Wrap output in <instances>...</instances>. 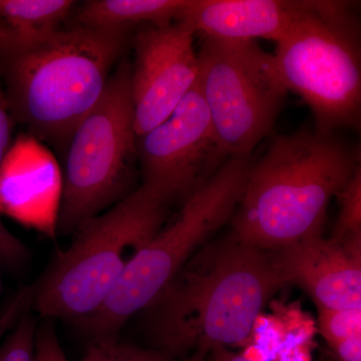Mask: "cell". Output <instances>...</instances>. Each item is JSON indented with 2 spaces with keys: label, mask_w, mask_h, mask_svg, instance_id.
<instances>
[{
  "label": "cell",
  "mask_w": 361,
  "mask_h": 361,
  "mask_svg": "<svg viewBox=\"0 0 361 361\" xmlns=\"http://www.w3.org/2000/svg\"><path fill=\"white\" fill-rule=\"evenodd\" d=\"M282 286L274 252L242 243L231 232L210 240L148 307L157 350L173 360L243 343Z\"/></svg>",
  "instance_id": "6da1fadb"
},
{
  "label": "cell",
  "mask_w": 361,
  "mask_h": 361,
  "mask_svg": "<svg viewBox=\"0 0 361 361\" xmlns=\"http://www.w3.org/2000/svg\"><path fill=\"white\" fill-rule=\"evenodd\" d=\"M360 167V147L334 134L304 128L276 135L249 165L230 232L242 243L268 251L319 236L330 200Z\"/></svg>",
  "instance_id": "7a4b0ae2"
},
{
  "label": "cell",
  "mask_w": 361,
  "mask_h": 361,
  "mask_svg": "<svg viewBox=\"0 0 361 361\" xmlns=\"http://www.w3.org/2000/svg\"><path fill=\"white\" fill-rule=\"evenodd\" d=\"M126 32L78 25L33 42H0L11 116L40 142L68 146L103 94Z\"/></svg>",
  "instance_id": "3957f363"
},
{
  "label": "cell",
  "mask_w": 361,
  "mask_h": 361,
  "mask_svg": "<svg viewBox=\"0 0 361 361\" xmlns=\"http://www.w3.org/2000/svg\"><path fill=\"white\" fill-rule=\"evenodd\" d=\"M169 205L142 184L85 222L33 293L35 310L44 317L78 322L97 312L135 254L165 225Z\"/></svg>",
  "instance_id": "277c9868"
},
{
  "label": "cell",
  "mask_w": 361,
  "mask_h": 361,
  "mask_svg": "<svg viewBox=\"0 0 361 361\" xmlns=\"http://www.w3.org/2000/svg\"><path fill=\"white\" fill-rule=\"evenodd\" d=\"M276 42L281 82L310 106L318 134L360 130V20L353 4L305 0L302 11Z\"/></svg>",
  "instance_id": "5b68a950"
},
{
  "label": "cell",
  "mask_w": 361,
  "mask_h": 361,
  "mask_svg": "<svg viewBox=\"0 0 361 361\" xmlns=\"http://www.w3.org/2000/svg\"><path fill=\"white\" fill-rule=\"evenodd\" d=\"M249 165L236 159L226 161L183 202L175 220L135 254L102 307L78 324L94 339L115 337L132 316L147 310L190 258L231 221Z\"/></svg>",
  "instance_id": "8992f818"
},
{
  "label": "cell",
  "mask_w": 361,
  "mask_h": 361,
  "mask_svg": "<svg viewBox=\"0 0 361 361\" xmlns=\"http://www.w3.org/2000/svg\"><path fill=\"white\" fill-rule=\"evenodd\" d=\"M197 85L214 129L230 158L249 163L272 135L288 90L273 54L255 40L203 37Z\"/></svg>",
  "instance_id": "52a82bcc"
},
{
  "label": "cell",
  "mask_w": 361,
  "mask_h": 361,
  "mask_svg": "<svg viewBox=\"0 0 361 361\" xmlns=\"http://www.w3.org/2000/svg\"><path fill=\"white\" fill-rule=\"evenodd\" d=\"M135 154L130 66L123 63L68 142L56 229L75 232L114 203L126 186Z\"/></svg>",
  "instance_id": "ba28073f"
},
{
  "label": "cell",
  "mask_w": 361,
  "mask_h": 361,
  "mask_svg": "<svg viewBox=\"0 0 361 361\" xmlns=\"http://www.w3.org/2000/svg\"><path fill=\"white\" fill-rule=\"evenodd\" d=\"M137 139L144 184L169 204L186 200L231 159L197 82L167 120Z\"/></svg>",
  "instance_id": "9c48e42d"
},
{
  "label": "cell",
  "mask_w": 361,
  "mask_h": 361,
  "mask_svg": "<svg viewBox=\"0 0 361 361\" xmlns=\"http://www.w3.org/2000/svg\"><path fill=\"white\" fill-rule=\"evenodd\" d=\"M195 35L182 20L147 25L135 35L130 90L137 137L167 120L196 84L199 63Z\"/></svg>",
  "instance_id": "30bf717a"
},
{
  "label": "cell",
  "mask_w": 361,
  "mask_h": 361,
  "mask_svg": "<svg viewBox=\"0 0 361 361\" xmlns=\"http://www.w3.org/2000/svg\"><path fill=\"white\" fill-rule=\"evenodd\" d=\"M273 252L285 285L302 286L318 308L361 307V238L339 241L319 235Z\"/></svg>",
  "instance_id": "8fae6325"
},
{
  "label": "cell",
  "mask_w": 361,
  "mask_h": 361,
  "mask_svg": "<svg viewBox=\"0 0 361 361\" xmlns=\"http://www.w3.org/2000/svg\"><path fill=\"white\" fill-rule=\"evenodd\" d=\"M61 193L58 161L42 142L23 135L11 142L0 165V214L52 233Z\"/></svg>",
  "instance_id": "7c38bea8"
},
{
  "label": "cell",
  "mask_w": 361,
  "mask_h": 361,
  "mask_svg": "<svg viewBox=\"0 0 361 361\" xmlns=\"http://www.w3.org/2000/svg\"><path fill=\"white\" fill-rule=\"evenodd\" d=\"M304 4L305 0H190L178 20L203 37L277 42Z\"/></svg>",
  "instance_id": "4fadbf2b"
},
{
  "label": "cell",
  "mask_w": 361,
  "mask_h": 361,
  "mask_svg": "<svg viewBox=\"0 0 361 361\" xmlns=\"http://www.w3.org/2000/svg\"><path fill=\"white\" fill-rule=\"evenodd\" d=\"M190 0H92L78 11L80 25L127 32L135 25H161L179 20Z\"/></svg>",
  "instance_id": "5bb4252c"
},
{
  "label": "cell",
  "mask_w": 361,
  "mask_h": 361,
  "mask_svg": "<svg viewBox=\"0 0 361 361\" xmlns=\"http://www.w3.org/2000/svg\"><path fill=\"white\" fill-rule=\"evenodd\" d=\"M73 4L71 0H0V42L26 44L56 32Z\"/></svg>",
  "instance_id": "9a60e30c"
},
{
  "label": "cell",
  "mask_w": 361,
  "mask_h": 361,
  "mask_svg": "<svg viewBox=\"0 0 361 361\" xmlns=\"http://www.w3.org/2000/svg\"><path fill=\"white\" fill-rule=\"evenodd\" d=\"M336 196L341 209L332 238L339 241L361 238V167Z\"/></svg>",
  "instance_id": "2e32d148"
},
{
  "label": "cell",
  "mask_w": 361,
  "mask_h": 361,
  "mask_svg": "<svg viewBox=\"0 0 361 361\" xmlns=\"http://www.w3.org/2000/svg\"><path fill=\"white\" fill-rule=\"evenodd\" d=\"M80 361H173L158 350L121 343L116 337L94 339Z\"/></svg>",
  "instance_id": "e0dca14e"
},
{
  "label": "cell",
  "mask_w": 361,
  "mask_h": 361,
  "mask_svg": "<svg viewBox=\"0 0 361 361\" xmlns=\"http://www.w3.org/2000/svg\"><path fill=\"white\" fill-rule=\"evenodd\" d=\"M37 329L32 316H21L0 343V361H32Z\"/></svg>",
  "instance_id": "ac0fdd59"
},
{
  "label": "cell",
  "mask_w": 361,
  "mask_h": 361,
  "mask_svg": "<svg viewBox=\"0 0 361 361\" xmlns=\"http://www.w3.org/2000/svg\"><path fill=\"white\" fill-rule=\"evenodd\" d=\"M319 325L330 345L355 336H361V307L350 310L319 308Z\"/></svg>",
  "instance_id": "d6986e66"
},
{
  "label": "cell",
  "mask_w": 361,
  "mask_h": 361,
  "mask_svg": "<svg viewBox=\"0 0 361 361\" xmlns=\"http://www.w3.org/2000/svg\"><path fill=\"white\" fill-rule=\"evenodd\" d=\"M32 361H68L51 324L37 327Z\"/></svg>",
  "instance_id": "ffe728a7"
},
{
  "label": "cell",
  "mask_w": 361,
  "mask_h": 361,
  "mask_svg": "<svg viewBox=\"0 0 361 361\" xmlns=\"http://www.w3.org/2000/svg\"><path fill=\"white\" fill-rule=\"evenodd\" d=\"M32 302V292L30 289L18 292L0 311V343L14 325L25 314Z\"/></svg>",
  "instance_id": "44dd1931"
},
{
  "label": "cell",
  "mask_w": 361,
  "mask_h": 361,
  "mask_svg": "<svg viewBox=\"0 0 361 361\" xmlns=\"http://www.w3.org/2000/svg\"><path fill=\"white\" fill-rule=\"evenodd\" d=\"M11 113L6 94L0 85V165L11 145Z\"/></svg>",
  "instance_id": "7402d4cb"
},
{
  "label": "cell",
  "mask_w": 361,
  "mask_h": 361,
  "mask_svg": "<svg viewBox=\"0 0 361 361\" xmlns=\"http://www.w3.org/2000/svg\"><path fill=\"white\" fill-rule=\"evenodd\" d=\"M23 255V244L7 229L0 218V257L6 261H16Z\"/></svg>",
  "instance_id": "603a6c76"
},
{
  "label": "cell",
  "mask_w": 361,
  "mask_h": 361,
  "mask_svg": "<svg viewBox=\"0 0 361 361\" xmlns=\"http://www.w3.org/2000/svg\"><path fill=\"white\" fill-rule=\"evenodd\" d=\"M332 348L341 361H361V336L337 342Z\"/></svg>",
  "instance_id": "cb8c5ba5"
},
{
  "label": "cell",
  "mask_w": 361,
  "mask_h": 361,
  "mask_svg": "<svg viewBox=\"0 0 361 361\" xmlns=\"http://www.w3.org/2000/svg\"><path fill=\"white\" fill-rule=\"evenodd\" d=\"M206 361H253L245 357V356L236 355L227 348H217L211 351L207 355Z\"/></svg>",
  "instance_id": "d4e9b609"
},
{
  "label": "cell",
  "mask_w": 361,
  "mask_h": 361,
  "mask_svg": "<svg viewBox=\"0 0 361 361\" xmlns=\"http://www.w3.org/2000/svg\"><path fill=\"white\" fill-rule=\"evenodd\" d=\"M207 353H201V351H197V353H192L191 355L184 358L182 361H206Z\"/></svg>",
  "instance_id": "484cf974"
},
{
  "label": "cell",
  "mask_w": 361,
  "mask_h": 361,
  "mask_svg": "<svg viewBox=\"0 0 361 361\" xmlns=\"http://www.w3.org/2000/svg\"><path fill=\"white\" fill-rule=\"evenodd\" d=\"M1 30H2V25H1V21H0V33H1Z\"/></svg>",
  "instance_id": "4316f807"
}]
</instances>
